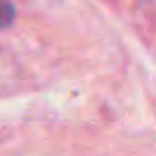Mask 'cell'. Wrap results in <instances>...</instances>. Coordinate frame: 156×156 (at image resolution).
Returning <instances> with one entry per match:
<instances>
[{"mask_svg":"<svg viewBox=\"0 0 156 156\" xmlns=\"http://www.w3.org/2000/svg\"><path fill=\"white\" fill-rule=\"evenodd\" d=\"M14 16H16L14 5L7 0H0V28H9L14 23Z\"/></svg>","mask_w":156,"mask_h":156,"instance_id":"cell-1","label":"cell"}]
</instances>
